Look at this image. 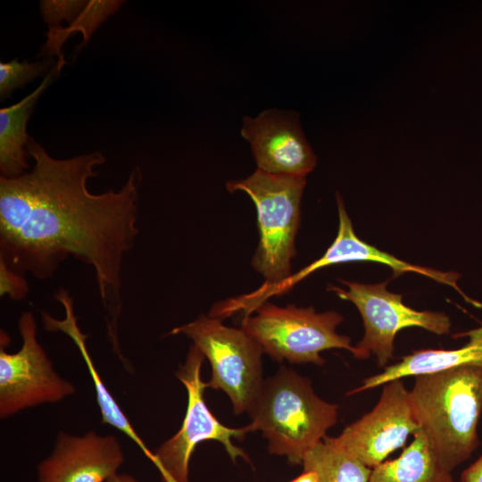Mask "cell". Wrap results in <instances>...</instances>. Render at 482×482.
<instances>
[{
    "label": "cell",
    "instance_id": "cell-1",
    "mask_svg": "<svg viewBox=\"0 0 482 482\" xmlns=\"http://www.w3.org/2000/svg\"><path fill=\"white\" fill-rule=\"evenodd\" d=\"M27 150L33 168L0 177V263L38 279L51 278L70 256L90 265L109 339L120 353L121 270L139 233L140 172L133 170L119 191L93 194L87 181L105 162L100 152L55 159L32 137Z\"/></svg>",
    "mask_w": 482,
    "mask_h": 482
},
{
    "label": "cell",
    "instance_id": "cell-2",
    "mask_svg": "<svg viewBox=\"0 0 482 482\" xmlns=\"http://www.w3.org/2000/svg\"><path fill=\"white\" fill-rule=\"evenodd\" d=\"M414 378L410 397L420 429L440 464L452 472L479 444L482 369L457 367Z\"/></svg>",
    "mask_w": 482,
    "mask_h": 482
},
{
    "label": "cell",
    "instance_id": "cell-3",
    "mask_svg": "<svg viewBox=\"0 0 482 482\" xmlns=\"http://www.w3.org/2000/svg\"><path fill=\"white\" fill-rule=\"evenodd\" d=\"M337 409L316 395L309 378L281 366L263 380L248 411L249 425L262 432L270 453L299 465L336 424Z\"/></svg>",
    "mask_w": 482,
    "mask_h": 482
},
{
    "label": "cell",
    "instance_id": "cell-4",
    "mask_svg": "<svg viewBox=\"0 0 482 482\" xmlns=\"http://www.w3.org/2000/svg\"><path fill=\"white\" fill-rule=\"evenodd\" d=\"M303 177L271 174L256 169L249 177L226 183L229 192H245L253 202L260 240L253 268L265 284H276L292 273L295 240L301 217Z\"/></svg>",
    "mask_w": 482,
    "mask_h": 482
},
{
    "label": "cell",
    "instance_id": "cell-5",
    "mask_svg": "<svg viewBox=\"0 0 482 482\" xmlns=\"http://www.w3.org/2000/svg\"><path fill=\"white\" fill-rule=\"evenodd\" d=\"M343 320L336 311L317 312L313 307H281L266 301L244 316L241 328L274 361L323 365L322 351L345 349L356 353L351 338L337 332Z\"/></svg>",
    "mask_w": 482,
    "mask_h": 482
},
{
    "label": "cell",
    "instance_id": "cell-6",
    "mask_svg": "<svg viewBox=\"0 0 482 482\" xmlns=\"http://www.w3.org/2000/svg\"><path fill=\"white\" fill-rule=\"evenodd\" d=\"M170 335H184L208 360L212 375L206 387L222 390L235 414L248 412L263 383L261 345L242 328L223 324L209 314L174 328Z\"/></svg>",
    "mask_w": 482,
    "mask_h": 482
},
{
    "label": "cell",
    "instance_id": "cell-7",
    "mask_svg": "<svg viewBox=\"0 0 482 482\" xmlns=\"http://www.w3.org/2000/svg\"><path fill=\"white\" fill-rule=\"evenodd\" d=\"M204 356L193 344L186 361L175 371L187 394L185 418L180 429L162 443L150 460L160 470L163 482H189V462L196 445L207 440L221 443L232 461L242 458L250 462L248 455L234 445L233 439L243 440L253 432L250 425L232 428L221 424L209 410L204 395L206 382L201 378Z\"/></svg>",
    "mask_w": 482,
    "mask_h": 482
},
{
    "label": "cell",
    "instance_id": "cell-8",
    "mask_svg": "<svg viewBox=\"0 0 482 482\" xmlns=\"http://www.w3.org/2000/svg\"><path fill=\"white\" fill-rule=\"evenodd\" d=\"M342 288L329 285L328 291L340 299L353 303L358 309L364 326V335L355 346V358L366 359L371 353L378 365L384 367L394 356V341L403 328L419 327L436 335L450 332L449 317L439 312L416 311L402 301V295L389 292L387 281L363 284L341 280Z\"/></svg>",
    "mask_w": 482,
    "mask_h": 482
},
{
    "label": "cell",
    "instance_id": "cell-9",
    "mask_svg": "<svg viewBox=\"0 0 482 482\" xmlns=\"http://www.w3.org/2000/svg\"><path fill=\"white\" fill-rule=\"evenodd\" d=\"M37 322L31 312L18 320L22 344L20 350L8 353L6 333L1 330L0 346V418L42 403L62 401L76 393L72 383L60 377L43 346L37 339Z\"/></svg>",
    "mask_w": 482,
    "mask_h": 482
},
{
    "label": "cell",
    "instance_id": "cell-10",
    "mask_svg": "<svg viewBox=\"0 0 482 482\" xmlns=\"http://www.w3.org/2000/svg\"><path fill=\"white\" fill-rule=\"evenodd\" d=\"M419 429L410 391L402 379H395L384 384L372 411L345 427L338 436L329 437L362 464L373 469Z\"/></svg>",
    "mask_w": 482,
    "mask_h": 482
},
{
    "label": "cell",
    "instance_id": "cell-11",
    "mask_svg": "<svg viewBox=\"0 0 482 482\" xmlns=\"http://www.w3.org/2000/svg\"><path fill=\"white\" fill-rule=\"evenodd\" d=\"M240 133L251 145L258 170L306 178L316 166L297 113L266 110L254 118L246 116Z\"/></svg>",
    "mask_w": 482,
    "mask_h": 482
},
{
    "label": "cell",
    "instance_id": "cell-12",
    "mask_svg": "<svg viewBox=\"0 0 482 482\" xmlns=\"http://www.w3.org/2000/svg\"><path fill=\"white\" fill-rule=\"evenodd\" d=\"M123 461L121 445L114 436L61 431L52 453L37 465V482H106Z\"/></svg>",
    "mask_w": 482,
    "mask_h": 482
},
{
    "label": "cell",
    "instance_id": "cell-13",
    "mask_svg": "<svg viewBox=\"0 0 482 482\" xmlns=\"http://www.w3.org/2000/svg\"><path fill=\"white\" fill-rule=\"evenodd\" d=\"M337 204L339 224L335 240L320 258L288 278L291 286H295L312 272L327 266L352 262H372L389 266L395 277L405 272L422 274L438 283L452 287L467 301L473 303L459 287L457 280L460 276L457 273L411 264L360 239L354 232L344 201L338 193H337Z\"/></svg>",
    "mask_w": 482,
    "mask_h": 482
},
{
    "label": "cell",
    "instance_id": "cell-14",
    "mask_svg": "<svg viewBox=\"0 0 482 482\" xmlns=\"http://www.w3.org/2000/svg\"><path fill=\"white\" fill-rule=\"evenodd\" d=\"M460 336L469 337V341L464 346L453 350L425 349L414 351L412 353L403 356L401 362L386 367L381 373L366 378L361 386L348 395L363 392L395 379L437 372L452 368L470 366L482 369V326L461 333Z\"/></svg>",
    "mask_w": 482,
    "mask_h": 482
},
{
    "label": "cell",
    "instance_id": "cell-15",
    "mask_svg": "<svg viewBox=\"0 0 482 482\" xmlns=\"http://www.w3.org/2000/svg\"><path fill=\"white\" fill-rule=\"evenodd\" d=\"M55 298L63 305L65 310V318L57 320L46 312L42 313V321L44 328L49 331H62L69 336L77 345L85 364L91 376L96 394L97 403L101 411L102 422L108 424L124 433L130 438L149 458L152 452L146 447L139 435L135 431L129 420L121 411L119 404L115 402L110 392L104 385L101 378L96 370L93 361L87 349V335L81 333L77 324V318L74 314L72 300L68 293L60 289Z\"/></svg>",
    "mask_w": 482,
    "mask_h": 482
},
{
    "label": "cell",
    "instance_id": "cell-16",
    "mask_svg": "<svg viewBox=\"0 0 482 482\" xmlns=\"http://www.w3.org/2000/svg\"><path fill=\"white\" fill-rule=\"evenodd\" d=\"M65 63L62 55L52 67L40 85L18 103L0 109V171L1 177L16 178L26 172L29 164L24 145L29 137L27 121L36 102Z\"/></svg>",
    "mask_w": 482,
    "mask_h": 482
},
{
    "label": "cell",
    "instance_id": "cell-17",
    "mask_svg": "<svg viewBox=\"0 0 482 482\" xmlns=\"http://www.w3.org/2000/svg\"><path fill=\"white\" fill-rule=\"evenodd\" d=\"M368 482H455L432 452L421 429L402 454L371 469Z\"/></svg>",
    "mask_w": 482,
    "mask_h": 482
},
{
    "label": "cell",
    "instance_id": "cell-18",
    "mask_svg": "<svg viewBox=\"0 0 482 482\" xmlns=\"http://www.w3.org/2000/svg\"><path fill=\"white\" fill-rule=\"evenodd\" d=\"M302 464L303 470L317 473L318 482H368L371 472L328 436L306 453Z\"/></svg>",
    "mask_w": 482,
    "mask_h": 482
},
{
    "label": "cell",
    "instance_id": "cell-19",
    "mask_svg": "<svg viewBox=\"0 0 482 482\" xmlns=\"http://www.w3.org/2000/svg\"><path fill=\"white\" fill-rule=\"evenodd\" d=\"M121 2L118 1H89L81 14L68 29H50L48 41L45 47L48 53L59 54L61 46L71 32L81 30L84 41L87 42L91 33L110 14L115 12Z\"/></svg>",
    "mask_w": 482,
    "mask_h": 482
},
{
    "label": "cell",
    "instance_id": "cell-20",
    "mask_svg": "<svg viewBox=\"0 0 482 482\" xmlns=\"http://www.w3.org/2000/svg\"><path fill=\"white\" fill-rule=\"evenodd\" d=\"M52 61L29 62L12 60L0 62V98L3 101L19 87L44 74Z\"/></svg>",
    "mask_w": 482,
    "mask_h": 482
},
{
    "label": "cell",
    "instance_id": "cell-21",
    "mask_svg": "<svg viewBox=\"0 0 482 482\" xmlns=\"http://www.w3.org/2000/svg\"><path fill=\"white\" fill-rule=\"evenodd\" d=\"M87 2L85 1H41L40 9L44 20L50 28H58L66 20L72 23L83 12Z\"/></svg>",
    "mask_w": 482,
    "mask_h": 482
},
{
    "label": "cell",
    "instance_id": "cell-22",
    "mask_svg": "<svg viewBox=\"0 0 482 482\" xmlns=\"http://www.w3.org/2000/svg\"><path fill=\"white\" fill-rule=\"evenodd\" d=\"M1 295H9L12 300H21L26 297L29 287L24 277L9 270L0 263Z\"/></svg>",
    "mask_w": 482,
    "mask_h": 482
},
{
    "label": "cell",
    "instance_id": "cell-23",
    "mask_svg": "<svg viewBox=\"0 0 482 482\" xmlns=\"http://www.w3.org/2000/svg\"><path fill=\"white\" fill-rule=\"evenodd\" d=\"M460 482H482V453L461 473Z\"/></svg>",
    "mask_w": 482,
    "mask_h": 482
},
{
    "label": "cell",
    "instance_id": "cell-24",
    "mask_svg": "<svg viewBox=\"0 0 482 482\" xmlns=\"http://www.w3.org/2000/svg\"><path fill=\"white\" fill-rule=\"evenodd\" d=\"M290 482H318V475L312 470H303L300 476Z\"/></svg>",
    "mask_w": 482,
    "mask_h": 482
},
{
    "label": "cell",
    "instance_id": "cell-25",
    "mask_svg": "<svg viewBox=\"0 0 482 482\" xmlns=\"http://www.w3.org/2000/svg\"><path fill=\"white\" fill-rule=\"evenodd\" d=\"M106 482H139L134 477L126 473H117L110 478Z\"/></svg>",
    "mask_w": 482,
    "mask_h": 482
}]
</instances>
